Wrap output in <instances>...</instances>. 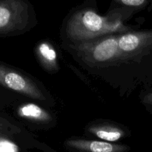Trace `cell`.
Returning a JSON list of instances; mask_svg holds the SVG:
<instances>
[{"instance_id":"obj_10","label":"cell","mask_w":152,"mask_h":152,"mask_svg":"<svg viewBox=\"0 0 152 152\" xmlns=\"http://www.w3.org/2000/svg\"><path fill=\"white\" fill-rule=\"evenodd\" d=\"M19 131V128L0 116V136L10 135Z\"/></svg>"},{"instance_id":"obj_7","label":"cell","mask_w":152,"mask_h":152,"mask_svg":"<svg viewBox=\"0 0 152 152\" xmlns=\"http://www.w3.org/2000/svg\"><path fill=\"white\" fill-rule=\"evenodd\" d=\"M86 131L102 141L115 142L126 136V131L121 127L110 122H99L88 125Z\"/></svg>"},{"instance_id":"obj_8","label":"cell","mask_w":152,"mask_h":152,"mask_svg":"<svg viewBox=\"0 0 152 152\" xmlns=\"http://www.w3.org/2000/svg\"><path fill=\"white\" fill-rule=\"evenodd\" d=\"M36 55L45 71L55 73L59 70L57 54L54 47L48 41H42L36 48Z\"/></svg>"},{"instance_id":"obj_12","label":"cell","mask_w":152,"mask_h":152,"mask_svg":"<svg viewBox=\"0 0 152 152\" xmlns=\"http://www.w3.org/2000/svg\"><path fill=\"white\" fill-rule=\"evenodd\" d=\"M119 1L124 5L131 6V7H140L145 2V0H119Z\"/></svg>"},{"instance_id":"obj_4","label":"cell","mask_w":152,"mask_h":152,"mask_svg":"<svg viewBox=\"0 0 152 152\" xmlns=\"http://www.w3.org/2000/svg\"><path fill=\"white\" fill-rule=\"evenodd\" d=\"M0 84L28 98L38 101H46L45 95L32 78L1 63Z\"/></svg>"},{"instance_id":"obj_3","label":"cell","mask_w":152,"mask_h":152,"mask_svg":"<svg viewBox=\"0 0 152 152\" xmlns=\"http://www.w3.org/2000/svg\"><path fill=\"white\" fill-rule=\"evenodd\" d=\"M30 23L31 10L25 0H0V36L28 31Z\"/></svg>"},{"instance_id":"obj_1","label":"cell","mask_w":152,"mask_h":152,"mask_svg":"<svg viewBox=\"0 0 152 152\" xmlns=\"http://www.w3.org/2000/svg\"><path fill=\"white\" fill-rule=\"evenodd\" d=\"M127 31H129V28L120 19H111L91 9L76 12L68 19L65 26L67 37L74 43Z\"/></svg>"},{"instance_id":"obj_6","label":"cell","mask_w":152,"mask_h":152,"mask_svg":"<svg viewBox=\"0 0 152 152\" xmlns=\"http://www.w3.org/2000/svg\"><path fill=\"white\" fill-rule=\"evenodd\" d=\"M64 146L70 152H128L131 149L126 145L80 138L68 139Z\"/></svg>"},{"instance_id":"obj_9","label":"cell","mask_w":152,"mask_h":152,"mask_svg":"<svg viewBox=\"0 0 152 152\" xmlns=\"http://www.w3.org/2000/svg\"><path fill=\"white\" fill-rule=\"evenodd\" d=\"M17 113L20 117L34 122L47 123L52 121L50 113L42 107L34 103H28L18 108Z\"/></svg>"},{"instance_id":"obj_2","label":"cell","mask_w":152,"mask_h":152,"mask_svg":"<svg viewBox=\"0 0 152 152\" xmlns=\"http://www.w3.org/2000/svg\"><path fill=\"white\" fill-rule=\"evenodd\" d=\"M118 34L104 36L89 41L74 43L77 56L87 65L105 67L126 60L122 55L118 45Z\"/></svg>"},{"instance_id":"obj_5","label":"cell","mask_w":152,"mask_h":152,"mask_svg":"<svg viewBox=\"0 0 152 152\" xmlns=\"http://www.w3.org/2000/svg\"><path fill=\"white\" fill-rule=\"evenodd\" d=\"M118 45L126 61L135 58L152 48V31L120 33Z\"/></svg>"},{"instance_id":"obj_11","label":"cell","mask_w":152,"mask_h":152,"mask_svg":"<svg viewBox=\"0 0 152 152\" xmlns=\"http://www.w3.org/2000/svg\"><path fill=\"white\" fill-rule=\"evenodd\" d=\"M0 152H18V147L12 142L0 138Z\"/></svg>"}]
</instances>
